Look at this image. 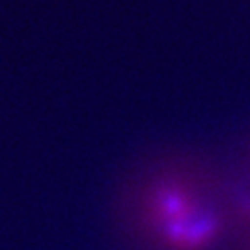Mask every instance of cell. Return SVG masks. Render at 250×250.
Wrapping results in <instances>:
<instances>
[{
    "instance_id": "obj_1",
    "label": "cell",
    "mask_w": 250,
    "mask_h": 250,
    "mask_svg": "<svg viewBox=\"0 0 250 250\" xmlns=\"http://www.w3.org/2000/svg\"><path fill=\"white\" fill-rule=\"evenodd\" d=\"M115 212L143 250H214L231 236L228 165L188 146L153 149L124 174Z\"/></svg>"
},
{
    "instance_id": "obj_3",
    "label": "cell",
    "mask_w": 250,
    "mask_h": 250,
    "mask_svg": "<svg viewBox=\"0 0 250 250\" xmlns=\"http://www.w3.org/2000/svg\"><path fill=\"white\" fill-rule=\"evenodd\" d=\"M238 242L242 243L243 250H250V233H247V234H243V236H240Z\"/></svg>"
},
{
    "instance_id": "obj_2",
    "label": "cell",
    "mask_w": 250,
    "mask_h": 250,
    "mask_svg": "<svg viewBox=\"0 0 250 250\" xmlns=\"http://www.w3.org/2000/svg\"><path fill=\"white\" fill-rule=\"evenodd\" d=\"M228 202L231 236L250 233V136L243 141L233 164L228 165Z\"/></svg>"
}]
</instances>
